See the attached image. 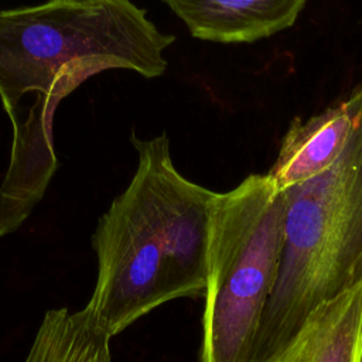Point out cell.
Returning a JSON list of instances; mask_svg holds the SVG:
<instances>
[{"mask_svg": "<svg viewBox=\"0 0 362 362\" xmlns=\"http://www.w3.org/2000/svg\"><path fill=\"white\" fill-rule=\"evenodd\" d=\"M175 35L132 0H45L0 10V102L11 124L10 164L0 184V238L23 226L57 168L52 124L59 102L107 69L161 76Z\"/></svg>", "mask_w": 362, "mask_h": 362, "instance_id": "obj_1", "label": "cell"}, {"mask_svg": "<svg viewBox=\"0 0 362 362\" xmlns=\"http://www.w3.org/2000/svg\"><path fill=\"white\" fill-rule=\"evenodd\" d=\"M137 167L92 233L93 291L81 310L110 339L177 298L204 297L214 191L182 175L165 132H132Z\"/></svg>", "mask_w": 362, "mask_h": 362, "instance_id": "obj_2", "label": "cell"}, {"mask_svg": "<svg viewBox=\"0 0 362 362\" xmlns=\"http://www.w3.org/2000/svg\"><path fill=\"white\" fill-rule=\"evenodd\" d=\"M286 194L281 266L253 362L283 346L320 304L362 281V112L339 158Z\"/></svg>", "mask_w": 362, "mask_h": 362, "instance_id": "obj_3", "label": "cell"}, {"mask_svg": "<svg viewBox=\"0 0 362 362\" xmlns=\"http://www.w3.org/2000/svg\"><path fill=\"white\" fill-rule=\"evenodd\" d=\"M286 214L287 194L269 174L214 194L199 362H253L280 273Z\"/></svg>", "mask_w": 362, "mask_h": 362, "instance_id": "obj_4", "label": "cell"}, {"mask_svg": "<svg viewBox=\"0 0 362 362\" xmlns=\"http://www.w3.org/2000/svg\"><path fill=\"white\" fill-rule=\"evenodd\" d=\"M362 112V85L322 112L303 120L296 117L267 173L286 191L327 171L342 154Z\"/></svg>", "mask_w": 362, "mask_h": 362, "instance_id": "obj_5", "label": "cell"}, {"mask_svg": "<svg viewBox=\"0 0 362 362\" xmlns=\"http://www.w3.org/2000/svg\"><path fill=\"white\" fill-rule=\"evenodd\" d=\"M198 40L255 42L291 27L307 0H163Z\"/></svg>", "mask_w": 362, "mask_h": 362, "instance_id": "obj_6", "label": "cell"}, {"mask_svg": "<svg viewBox=\"0 0 362 362\" xmlns=\"http://www.w3.org/2000/svg\"><path fill=\"white\" fill-rule=\"evenodd\" d=\"M262 362H362V281L314 308Z\"/></svg>", "mask_w": 362, "mask_h": 362, "instance_id": "obj_7", "label": "cell"}, {"mask_svg": "<svg viewBox=\"0 0 362 362\" xmlns=\"http://www.w3.org/2000/svg\"><path fill=\"white\" fill-rule=\"evenodd\" d=\"M23 362H110V338L78 311H45Z\"/></svg>", "mask_w": 362, "mask_h": 362, "instance_id": "obj_8", "label": "cell"}]
</instances>
